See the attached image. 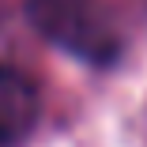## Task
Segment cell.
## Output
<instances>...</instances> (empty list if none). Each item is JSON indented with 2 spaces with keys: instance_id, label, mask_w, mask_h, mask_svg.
Masks as SVG:
<instances>
[{
  "instance_id": "cell-2",
  "label": "cell",
  "mask_w": 147,
  "mask_h": 147,
  "mask_svg": "<svg viewBox=\"0 0 147 147\" xmlns=\"http://www.w3.org/2000/svg\"><path fill=\"white\" fill-rule=\"evenodd\" d=\"M38 87L34 79L0 64V147H15L30 136V128L38 125Z\"/></svg>"
},
{
  "instance_id": "cell-1",
  "label": "cell",
  "mask_w": 147,
  "mask_h": 147,
  "mask_svg": "<svg viewBox=\"0 0 147 147\" xmlns=\"http://www.w3.org/2000/svg\"><path fill=\"white\" fill-rule=\"evenodd\" d=\"M30 26L87 64H113L121 53V34L98 0H26Z\"/></svg>"
}]
</instances>
